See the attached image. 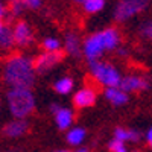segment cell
Returning <instances> with one entry per match:
<instances>
[{
  "label": "cell",
  "instance_id": "6da1fadb",
  "mask_svg": "<svg viewBox=\"0 0 152 152\" xmlns=\"http://www.w3.org/2000/svg\"><path fill=\"white\" fill-rule=\"evenodd\" d=\"M3 81L12 88L31 90L35 84V70L32 61L20 53H12L6 58L3 67Z\"/></svg>",
  "mask_w": 152,
  "mask_h": 152
},
{
  "label": "cell",
  "instance_id": "7a4b0ae2",
  "mask_svg": "<svg viewBox=\"0 0 152 152\" xmlns=\"http://www.w3.org/2000/svg\"><path fill=\"white\" fill-rule=\"evenodd\" d=\"M8 104L12 116L17 119H24L35 110L34 94L31 90H24V88H12L11 91H8Z\"/></svg>",
  "mask_w": 152,
  "mask_h": 152
},
{
  "label": "cell",
  "instance_id": "3957f363",
  "mask_svg": "<svg viewBox=\"0 0 152 152\" xmlns=\"http://www.w3.org/2000/svg\"><path fill=\"white\" fill-rule=\"evenodd\" d=\"M91 78L96 79L100 85H105L107 88H116L120 84V73L119 70L110 62L104 61H90Z\"/></svg>",
  "mask_w": 152,
  "mask_h": 152
},
{
  "label": "cell",
  "instance_id": "277c9868",
  "mask_svg": "<svg viewBox=\"0 0 152 152\" xmlns=\"http://www.w3.org/2000/svg\"><path fill=\"white\" fill-rule=\"evenodd\" d=\"M149 5V0H120L114 11V18L116 21L122 23L128 18L143 12Z\"/></svg>",
  "mask_w": 152,
  "mask_h": 152
},
{
  "label": "cell",
  "instance_id": "5b68a950",
  "mask_svg": "<svg viewBox=\"0 0 152 152\" xmlns=\"http://www.w3.org/2000/svg\"><path fill=\"white\" fill-rule=\"evenodd\" d=\"M64 58H66V52H62V50H56V52H44V53H40L37 58H34L32 66H34V70L37 73L44 75L50 69H53L56 64H59Z\"/></svg>",
  "mask_w": 152,
  "mask_h": 152
},
{
  "label": "cell",
  "instance_id": "8992f818",
  "mask_svg": "<svg viewBox=\"0 0 152 152\" xmlns=\"http://www.w3.org/2000/svg\"><path fill=\"white\" fill-rule=\"evenodd\" d=\"M104 50H105V44H104L102 32H96V34L90 35L84 43V53H85L88 62L96 61L100 55H102Z\"/></svg>",
  "mask_w": 152,
  "mask_h": 152
},
{
  "label": "cell",
  "instance_id": "52a82bcc",
  "mask_svg": "<svg viewBox=\"0 0 152 152\" xmlns=\"http://www.w3.org/2000/svg\"><path fill=\"white\" fill-rule=\"evenodd\" d=\"M12 31H14V40H15L17 46H20V47H29V46L34 44V41H35L34 32H32L31 26L24 20L17 21Z\"/></svg>",
  "mask_w": 152,
  "mask_h": 152
},
{
  "label": "cell",
  "instance_id": "ba28073f",
  "mask_svg": "<svg viewBox=\"0 0 152 152\" xmlns=\"http://www.w3.org/2000/svg\"><path fill=\"white\" fill-rule=\"evenodd\" d=\"M119 88L125 93H129V91H140V90H148L149 88V82L142 78V76H125V78L120 79V84H119Z\"/></svg>",
  "mask_w": 152,
  "mask_h": 152
},
{
  "label": "cell",
  "instance_id": "9c48e42d",
  "mask_svg": "<svg viewBox=\"0 0 152 152\" xmlns=\"http://www.w3.org/2000/svg\"><path fill=\"white\" fill-rule=\"evenodd\" d=\"M97 99V91L93 88H82L73 96V104L76 108H88L93 107Z\"/></svg>",
  "mask_w": 152,
  "mask_h": 152
},
{
  "label": "cell",
  "instance_id": "30bf717a",
  "mask_svg": "<svg viewBox=\"0 0 152 152\" xmlns=\"http://www.w3.org/2000/svg\"><path fill=\"white\" fill-rule=\"evenodd\" d=\"M29 131V123L26 120H14V122H9L8 125L3 126V134L6 137H11V138H15V137H20V135H24Z\"/></svg>",
  "mask_w": 152,
  "mask_h": 152
},
{
  "label": "cell",
  "instance_id": "8fae6325",
  "mask_svg": "<svg viewBox=\"0 0 152 152\" xmlns=\"http://www.w3.org/2000/svg\"><path fill=\"white\" fill-rule=\"evenodd\" d=\"M105 97L110 100V102L113 104V105H125L126 102H128V93H125V91H122L120 88H107L105 90Z\"/></svg>",
  "mask_w": 152,
  "mask_h": 152
},
{
  "label": "cell",
  "instance_id": "7c38bea8",
  "mask_svg": "<svg viewBox=\"0 0 152 152\" xmlns=\"http://www.w3.org/2000/svg\"><path fill=\"white\" fill-rule=\"evenodd\" d=\"M102 37H104V44H105V49L108 50H113L119 46V41H120V34L116 28H108L105 31H102Z\"/></svg>",
  "mask_w": 152,
  "mask_h": 152
},
{
  "label": "cell",
  "instance_id": "4fadbf2b",
  "mask_svg": "<svg viewBox=\"0 0 152 152\" xmlns=\"http://www.w3.org/2000/svg\"><path fill=\"white\" fill-rule=\"evenodd\" d=\"M66 52L69 55H73L75 58L81 56V44H79V38L75 32H69L66 35Z\"/></svg>",
  "mask_w": 152,
  "mask_h": 152
},
{
  "label": "cell",
  "instance_id": "5bb4252c",
  "mask_svg": "<svg viewBox=\"0 0 152 152\" xmlns=\"http://www.w3.org/2000/svg\"><path fill=\"white\" fill-rule=\"evenodd\" d=\"M55 120H56L58 129L64 131V129L70 128V125L73 123V113L70 110H67V108H61L55 114Z\"/></svg>",
  "mask_w": 152,
  "mask_h": 152
},
{
  "label": "cell",
  "instance_id": "9a60e30c",
  "mask_svg": "<svg viewBox=\"0 0 152 152\" xmlns=\"http://www.w3.org/2000/svg\"><path fill=\"white\" fill-rule=\"evenodd\" d=\"M114 138L120 142H138L140 140V132L137 129H125V128H116L114 129Z\"/></svg>",
  "mask_w": 152,
  "mask_h": 152
},
{
  "label": "cell",
  "instance_id": "2e32d148",
  "mask_svg": "<svg viewBox=\"0 0 152 152\" xmlns=\"http://www.w3.org/2000/svg\"><path fill=\"white\" fill-rule=\"evenodd\" d=\"M15 44V40H14V31L9 24L3 23L2 29H0V46L3 49H11L12 46Z\"/></svg>",
  "mask_w": 152,
  "mask_h": 152
},
{
  "label": "cell",
  "instance_id": "e0dca14e",
  "mask_svg": "<svg viewBox=\"0 0 152 152\" xmlns=\"http://www.w3.org/2000/svg\"><path fill=\"white\" fill-rule=\"evenodd\" d=\"M84 138H85V129H82V128H73V129H70L69 134H67V142H69V145H72V146L81 145Z\"/></svg>",
  "mask_w": 152,
  "mask_h": 152
},
{
  "label": "cell",
  "instance_id": "ac0fdd59",
  "mask_svg": "<svg viewBox=\"0 0 152 152\" xmlns=\"http://www.w3.org/2000/svg\"><path fill=\"white\" fill-rule=\"evenodd\" d=\"M53 88H55V91L59 93V94H67V93L72 91V88H73V81H72V78H69V76L61 78L59 81L55 82Z\"/></svg>",
  "mask_w": 152,
  "mask_h": 152
},
{
  "label": "cell",
  "instance_id": "d6986e66",
  "mask_svg": "<svg viewBox=\"0 0 152 152\" xmlns=\"http://www.w3.org/2000/svg\"><path fill=\"white\" fill-rule=\"evenodd\" d=\"M105 6V0H85L84 2V11L88 14H94V12L102 11Z\"/></svg>",
  "mask_w": 152,
  "mask_h": 152
},
{
  "label": "cell",
  "instance_id": "ffe728a7",
  "mask_svg": "<svg viewBox=\"0 0 152 152\" xmlns=\"http://www.w3.org/2000/svg\"><path fill=\"white\" fill-rule=\"evenodd\" d=\"M26 9V5H24V0H9V11L12 17L20 15L21 12Z\"/></svg>",
  "mask_w": 152,
  "mask_h": 152
},
{
  "label": "cell",
  "instance_id": "44dd1931",
  "mask_svg": "<svg viewBox=\"0 0 152 152\" xmlns=\"http://www.w3.org/2000/svg\"><path fill=\"white\" fill-rule=\"evenodd\" d=\"M61 44L59 41L56 40V38H46V40L43 41V49L46 50V52H56V50H59Z\"/></svg>",
  "mask_w": 152,
  "mask_h": 152
},
{
  "label": "cell",
  "instance_id": "7402d4cb",
  "mask_svg": "<svg viewBox=\"0 0 152 152\" xmlns=\"http://www.w3.org/2000/svg\"><path fill=\"white\" fill-rule=\"evenodd\" d=\"M108 151H110V152H128L125 143L120 142V140H116V138L108 143Z\"/></svg>",
  "mask_w": 152,
  "mask_h": 152
},
{
  "label": "cell",
  "instance_id": "603a6c76",
  "mask_svg": "<svg viewBox=\"0 0 152 152\" xmlns=\"http://www.w3.org/2000/svg\"><path fill=\"white\" fill-rule=\"evenodd\" d=\"M140 34H142L143 38L152 41V20H149V21L142 24V26H140Z\"/></svg>",
  "mask_w": 152,
  "mask_h": 152
},
{
  "label": "cell",
  "instance_id": "cb8c5ba5",
  "mask_svg": "<svg viewBox=\"0 0 152 152\" xmlns=\"http://www.w3.org/2000/svg\"><path fill=\"white\" fill-rule=\"evenodd\" d=\"M24 5L29 9H37L43 5V0H24Z\"/></svg>",
  "mask_w": 152,
  "mask_h": 152
},
{
  "label": "cell",
  "instance_id": "d4e9b609",
  "mask_svg": "<svg viewBox=\"0 0 152 152\" xmlns=\"http://www.w3.org/2000/svg\"><path fill=\"white\" fill-rule=\"evenodd\" d=\"M146 140H148V145L152 148V126L149 128V131L146 132Z\"/></svg>",
  "mask_w": 152,
  "mask_h": 152
},
{
  "label": "cell",
  "instance_id": "484cf974",
  "mask_svg": "<svg viewBox=\"0 0 152 152\" xmlns=\"http://www.w3.org/2000/svg\"><path fill=\"white\" fill-rule=\"evenodd\" d=\"M49 110H50V111H52L53 114H56V113H58V111L61 110V107H59L58 104H52V105H50V108H49Z\"/></svg>",
  "mask_w": 152,
  "mask_h": 152
},
{
  "label": "cell",
  "instance_id": "4316f807",
  "mask_svg": "<svg viewBox=\"0 0 152 152\" xmlns=\"http://www.w3.org/2000/svg\"><path fill=\"white\" fill-rule=\"evenodd\" d=\"M117 53H119L120 56H126V53H128V52H126V49H119Z\"/></svg>",
  "mask_w": 152,
  "mask_h": 152
},
{
  "label": "cell",
  "instance_id": "83f0119b",
  "mask_svg": "<svg viewBox=\"0 0 152 152\" xmlns=\"http://www.w3.org/2000/svg\"><path fill=\"white\" fill-rule=\"evenodd\" d=\"M5 15V9H3V6H2V3H0V20H2V17Z\"/></svg>",
  "mask_w": 152,
  "mask_h": 152
},
{
  "label": "cell",
  "instance_id": "f1b7e54d",
  "mask_svg": "<svg viewBox=\"0 0 152 152\" xmlns=\"http://www.w3.org/2000/svg\"><path fill=\"white\" fill-rule=\"evenodd\" d=\"M75 152H88V149L87 148H79V149H76Z\"/></svg>",
  "mask_w": 152,
  "mask_h": 152
},
{
  "label": "cell",
  "instance_id": "f546056e",
  "mask_svg": "<svg viewBox=\"0 0 152 152\" xmlns=\"http://www.w3.org/2000/svg\"><path fill=\"white\" fill-rule=\"evenodd\" d=\"M73 2H76V3H82V5H84L85 0H73Z\"/></svg>",
  "mask_w": 152,
  "mask_h": 152
},
{
  "label": "cell",
  "instance_id": "4dcf8cb0",
  "mask_svg": "<svg viewBox=\"0 0 152 152\" xmlns=\"http://www.w3.org/2000/svg\"><path fill=\"white\" fill-rule=\"evenodd\" d=\"M2 26H3V23H2V20H0V29H2Z\"/></svg>",
  "mask_w": 152,
  "mask_h": 152
},
{
  "label": "cell",
  "instance_id": "1f68e13d",
  "mask_svg": "<svg viewBox=\"0 0 152 152\" xmlns=\"http://www.w3.org/2000/svg\"><path fill=\"white\" fill-rule=\"evenodd\" d=\"M55 152H69V151H55Z\"/></svg>",
  "mask_w": 152,
  "mask_h": 152
},
{
  "label": "cell",
  "instance_id": "d6a6232c",
  "mask_svg": "<svg viewBox=\"0 0 152 152\" xmlns=\"http://www.w3.org/2000/svg\"><path fill=\"white\" fill-rule=\"evenodd\" d=\"M134 152H140V151H134Z\"/></svg>",
  "mask_w": 152,
  "mask_h": 152
}]
</instances>
